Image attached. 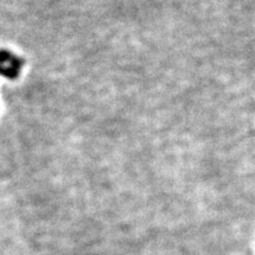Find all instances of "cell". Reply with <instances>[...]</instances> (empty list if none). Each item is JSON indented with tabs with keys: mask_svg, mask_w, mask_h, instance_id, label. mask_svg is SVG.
I'll return each instance as SVG.
<instances>
[{
	"mask_svg": "<svg viewBox=\"0 0 255 255\" xmlns=\"http://www.w3.org/2000/svg\"><path fill=\"white\" fill-rule=\"evenodd\" d=\"M19 70H20V68H17V66H13V68H8V69H4L1 65H0V73H1V75H4L5 77L15 78L18 76Z\"/></svg>",
	"mask_w": 255,
	"mask_h": 255,
	"instance_id": "cell-1",
	"label": "cell"
}]
</instances>
